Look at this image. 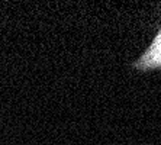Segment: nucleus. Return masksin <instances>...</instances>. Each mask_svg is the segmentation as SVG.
Masks as SVG:
<instances>
[{
	"mask_svg": "<svg viewBox=\"0 0 161 145\" xmlns=\"http://www.w3.org/2000/svg\"><path fill=\"white\" fill-rule=\"evenodd\" d=\"M132 68L139 73L161 68V29L157 36L154 38V41L150 44V47L144 51L142 55L132 63Z\"/></svg>",
	"mask_w": 161,
	"mask_h": 145,
	"instance_id": "f257e3e1",
	"label": "nucleus"
}]
</instances>
